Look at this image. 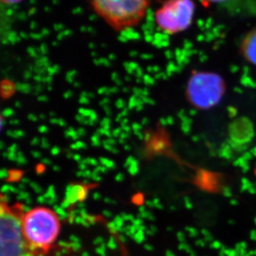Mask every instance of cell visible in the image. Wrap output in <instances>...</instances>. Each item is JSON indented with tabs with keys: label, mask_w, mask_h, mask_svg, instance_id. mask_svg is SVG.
<instances>
[{
	"label": "cell",
	"mask_w": 256,
	"mask_h": 256,
	"mask_svg": "<svg viewBox=\"0 0 256 256\" xmlns=\"http://www.w3.org/2000/svg\"><path fill=\"white\" fill-rule=\"evenodd\" d=\"M24 212L21 203H10L0 192V256H31L21 230Z\"/></svg>",
	"instance_id": "cell-3"
},
{
	"label": "cell",
	"mask_w": 256,
	"mask_h": 256,
	"mask_svg": "<svg viewBox=\"0 0 256 256\" xmlns=\"http://www.w3.org/2000/svg\"></svg>",
	"instance_id": "cell-12"
},
{
	"label": "cell",
	"mask_w": 256,
	"mask_h": 256,
	"mask_svg": "<svg viewBox=\"0 0 256 256\" xmlns=\"http://www.w3.org/2000/svg\"><path fill=\"white\" fill-rule=\"evenodd\" d=\"M4 118H2V115L0 112V132L2 130V126H4Z\"/></svg>",
	"instance_id": "cell-11"
},
{
	"label": "cell",
	"mask_w": 256,
	"mask_h": 256,
	"mask_svg": "<svg viewBox=\"0 0 256 256\" xmlns=\"http://www.w3.org/2000/svg\"><path fill=\"white\" fill-rule=\"evenodd\" d=\"M224 79L213 72H194L186 85L188 100L192 106L200 110L217 106L224 98Z\"/></svg>",
	"instance_id": "cell-4"
},
{
	"label": "cell",
	"mask_w": 256,
	"mask_h": 256,
	"mask_svg": "<svg viewBox=\"0 0 256 256\" xmlns=\"http://www.w3.org/2000/svg\"><path fill=\"white\" fill-rule=\"evenodd\" d=\"M21 230L31 256H44L54 248L61 232V220L50 207L40 206L24 212Z\"/></svg>",
	"instance_id": "cell-1"
},
{
	"label": "cell",
	"mask_w": 256,
	"mask_h": 256,
	"mask_svg": "<svg viewBox=\"0 0 256 256\" xmlns=\"http://www.w3.org/2000/svg\"><path fill=\"white\" fill-rule=\"evenodd\" d=\"M194 12V0H166L155 12L156 25L166 34H178L192 26Z\"/></svg>",
	"instance_id": "cell-5"
},
{
	"label": "cell",
	"mask_w": 256,
	"mask_h": 256,
	"mask_svg": "<svg viewBox=\"0 0 256 256\" xmlns=\"http://www.w3.org/2000/svg\"><path fill=\"white\" fill-rule=\"evenodd\" d=\"M104 22L116 31L132 28L146 17L150 0H90Z\"/></svg>",
	"instance_id": "cell-2"
},
{
	"label": "cell",
	"mask_w": 256,
	"mask_h": 256,
	"mask_svg": "<svg viewBox=\"0 0 256 256\" xmlns=\"http://www.w3.org/2000/svg\"><path fill=\"white\" fill-rule=\"evenodd\" d=\"M126 166L128 168V172L135 175L138 172V164L136 160H134L132 158H128L126 160Z\"/></svg>",
	"instance_id": "cell-7"
},
{
	"label": "cell",
	"mask_w": 256,
	"mask_h": 256,
	"mask_svg": "<svg viewBox=\"0 0 256 256\" xmlns=\"http://www.w3.org/2000/svg\"><path fill=\"white\" fill-rule=\"evenodd\" d=\"M190 126H192V120L190 119L186 118L183 119L182 121V130L183 132L188 134L190 132Z\"/></svg>",
	"instance_id": "cell-8"
},
{
	"label": "cell",
	"mask_w": 256,
	"mask_h": 256,
	"mask_svg": "<svg viewBox=\"0 0 256 256\" xmlns=\"http://www.w3.org/2000/svg\"><path fill=\"white\" fill-rule=\"evenodd\" d=\"M240 50L244 60L256 66V27L246 34Z\"/></svg>",
	"instance_id": "cell-6"
},
{
	"label": "cell",
	"mask_w": 256,
	"mask_h": 256,
	"mask_svg": "<svg viewBox=\"0 0 256 256\" xmlns=\"http://www.w3.org/2000/svg\"><path fill=\"white\" fill-rule=\"evenodd\" d=\"M229 0H202V2L206 5L220 4L228 2Z\"/></svg>",
	"instance_id": "cell-9"
},
{
	"label": "cell",
	"mask_w": 256,
	"mask_h": 256,
	"mask_svg": "<svg viewBox=\"0 0 256 256\" xmlns=\"http://www.w3.org/2000/svg\"><path fill=\"white\" fill-rule=\"evenodd\" d=\"M21 0H0V2H4V4H15V2H20Z\"/></svg>",
	"instance_id": "cell-10"
}]
</instances>
